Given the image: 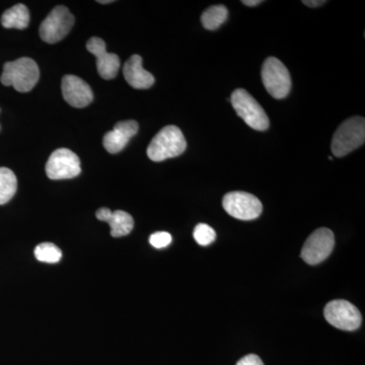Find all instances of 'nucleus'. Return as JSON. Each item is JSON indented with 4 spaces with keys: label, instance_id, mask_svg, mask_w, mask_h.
I'll return each mask as SVG.
<instances>
[{
    "label": "nucleus",
    "instance_id": "nucleus-1",
    "mask_svg": "<svg viewBox=\"0 0 365 365\" xmlns=\"http://www.w3.org/2000/svg\"><path fill=\"white\" fill-rule=\"evenodd\" d=\"M39 78L38 64L33 59L23 57L4 64L0 81L4 86H14L20 93H28L35 88Z\"/></svg>",
    "mask_w": 365,
    "mask_h": 365
},
{
    "label": "nucleus",
    "instance_id": "nucleus-2",
    "mask_svg": "<svg viewBox=\"0 0 365 365\" xmlns=\"http://www.w3.org/2000/svg\"><path fill=\"white\" fill-rule=\"evenodd\" d=\"M187 143L181 129L174 125L163 127L153 137L148 148V155L153 162L176 158L186 150Z\"/></svg>",
    "mask_w": 365,
    "mask_h": 365
},
{
    "label": "nucleus",
    "instance_id": "nucleus-3",
    "mask_svg": "<svg viewBox=\"0 0 365 365\" xmlns=\"http://www.w3.org/2000/svg\"><path fill=\"white\" fill-rule=\"evenodd\" d=\"M365 140V120L364 117H351L338 127L332 139V153L342 158L364 145Z\"/></svg>",
    "mask_w": 365,
    "mask_h": 365
},
{
    "label": "nucleus",
    "instance_id": "nucleus-4",
    "mask_svg": "<svg viewBox=\"0 0 365 365\" xmlns=\"http://www.w3.org/2000/svg\"><path fill=\"white\" fill-rule=\"evenodd\" d=\"M230 102L237 114L248 126L255 130H267L270 125L267 114L248 91L237 88L232 93Z\"/></svg>",
    "mask_w": 365,
    "mask_h": 365
},
{
    "label": "nucleus",
    "instance_id": "nucleus-5",
    "mask_svg": "<svg viewBox=\"0 0 365 365\" xmlns=\"http://www.w3.org/2000/svg\"><path fill=\"white\" fill-rule=\"evenodd\" d=\"M262 81L269 95L276 100L287 98L292 88L289 71L279 59L269 57L262 66Z\"/></svg>",
    "mask_w": 365,
    "mask_h": 365
},
{
    "label": "nucleus",
    "instance_id": "nucleus-6",
    "mask_svg": "<svg viewBox=\"0 0 365 365\" xmlns=\"http://www.w3.org/2000/svg\"><path fill=\"white\" fill-rule=\"evenodd\" d=\"M74 16L66 6H56L40 26L41 39L55 44L66 38L74 25Z\"/></svg>",
    "mask_w": 365,
    "mask_h": 365
},
{
    "label": "nucleus",
    "instance_id": "nucleus-7",
    "mask_svg": "<svg viewBox=\"0 0 365 365\" xmlns=\"http://www.w3.org/2000/svg\"><path fill=\"white\" fill-rule=\"evenodd\" d=\"M324 316L329 324L344 331L357 330L362 322L359 309L344 299L329 302L324 309Z\"/></svg>",
    "mask_w": 365,
    "mask_h": 365
},
{
    "label": "nucleus",
    "instance_id": "nucleus-8",
    "mask_svg": "<svg viewBox=\"0 0 365 365\" xmlns=\"http://www.w3.org/2000/svg\"><path fill=\"white\" fill-rule=\"evenodd\" d=\"M222 206L228 215L240 220H253L263 210L261 201L247 192L235 191L223 197Z\"/></svg>",
    "mask_w": 365,
    "mask_h": 365
},
{
    "label": "nucleus",
    "instance_id": "nucleus-9",
    "mask_svg": "<svg viewBox=\"0 0 365 365\" xmlns=\"http://www.w3.org/2000/svg\"><path fill=\"white\" fill-rule=\"evenodd\" d=\"M334 246L335 237L332 230L329 228H319L307 237L300 257L309 265H317L330 256Z\"/></svg>",
    "mask_w": 365,
    "mask_h": 365
},
{
    "label": "nucleus",
    "instance_id": "nucleus-10",
    "mask_svg": "<svg viewBox=\"0 0 365 365\" xmlns=\"http://www.w3.org/2000/svg\"><path fill=\"white\" fill-rule=\"evenodd\" d=\"M81 173V160L78 155L68 148L55 150L46 163V174L51 180L72 179Z\"/></svg>",
    "mask_w": 365,
    "mask_h": 365
},
{
    "label": "nucleus",
    "instance_id": "nucleus-11",
    "mask_svg": "<svg viewBox=\"0 0 365 365\" xmlns=\"http://www.w3.org/2000/svg\"><path fill=\"white\" fill-rule=\"evenodd\" d=\"M86 49L97 58V68L101 78H116L120 68V59L118 55L107 52L104 40L98 37L91 38L86 43Z\"/></svg>",
    "mask_w": 365,
    "mask_h": 365
},
{
    "label": "nucleus",
    "instance_id": "nucleus-12",
    "mask_svg": "<svg viewBox=\"0 0 365 365\" xmlns=\"http://www.w3.org/2000/svg\"><path fill=\"white\" fill-rule=\"evenodd\" d=\"M62 95L64 100L74 108H85L93 102V93L91 86L76 76H66L62 79Z\"/></svg>",
    "mask_w": 365,
    "mask_h": 365
},
{
    "label": "nucleus",
    "instance_id": "nucleus-13",
    "mask_svg": "<svg viewBox=\"0 0 365 365\" xmlns=\"http://www.w3.org/2000/svg\"><path fill=\"white\" fill-rule=\"evenodd\" d=\"M138 123L133 120L118 122L112 131L107 132L104 136L106 150L110 153H118L123 150L132 137L138 132Z\"/></svg>",
    "mask_w": 365,
    "mask_h": 365
},
{
    "label": "nucleus",
    "instance_id": "nucleus-14",
    "mask_svg": "<svg viewBox=\"0 0 365 365\" xmlns=\"http://www.w3.org/2000/svg\"><path fill=\"white\" fill-rule=\"evenodd\" d=\"M123 74L127 83L137 90H146L155 83V76L143 68V58L139 55H132L127 60L124 64Z\"/></svg>",
    "mask_w": 365,
    "mask_h": 365
},
{
    "label": "nucleus",
    "instance_id": "nucleus-15",
    "mask_svg": "<svg viewBox=\"0 0 365 365\" xmlns=\"http://www.w3.org/2000/svg\"><path fill=\"white\" fill-rule=\"evenodd\" d=\"M30 23V13L25 4H16L4 11L1 16V25L6 29L24 30Z\"/></svg>",
    "mask_w": 365,
    "mask_h": 365
},
{
    "label": "nucleus",
    "instance_id": "nucleus-16",
    "mask_svg": "<svg viewBox=\"0 0 365 365\" xmlns=\"http://www.w3.org/2000/svg\"><path fill=\"white\" fill-rule=\"evenodd\" d=\"M111 227L114 237H121L130 234L134 227V220L129 213L122 210L113 211L111 217L107 222Z\"/></svg>",
    "mask_w": 365,
    "mask_h": 365
},
{
    "label": "nucleus",
    "instance_id": "nucleus-17",
    "mask_svg": "<svg viewBox=\"0 0 365 365\" xmlns=\"http://www.w3.org/2000/svg\"><path fill=\"white\" fill-rule=\"evenodd\" d=\"M18 189V180L13 170L0 168V205L9 202Z\"/></svg>",
    "mask_w": 365,
    "mask_h": 365
},
{
    "label": "nucleus",
    "instance_id": "nucleus-18",
    "mask_svg": "<svg viewBox=\"0 0 365 365\" xmlns=\"http://www.w3.org/2000/svg\"><path fill=\"white\" fill-rule=\"evenodd\" d=\"M228 11L225 6H215L209 7L201 16V21L204 28L207 30H217L222 24L227 20Z\"/></svg>",
    "mask_w": 365,
    "mask_h": 365
},
{
    "label": "nucleus",
    "instance_id": "nucleus-19",
    "mask_svg": "<svg viewBox=\"0 0 365 365\" xmlns=\"http://www.w3.org/2000/svg\"><path fill=\"white\" fill-rule=\"evenodd\" d=\"M35 257L38 261L55 264L61 260V250L52 242H42L35 248Z\"/></svg>",
    "mask_w": 365,
    "mask_h": 365
},
{
    "label": "nucleus",
    "instance_id": "nucleus-20",
    "mask_svg": "<svg viewBox=\"0 0 365 365\" xmlns=\"http://www.w3.org/2000/svg\"><path fill=\"white\" fill-rule=\"evenodd\" d=\"M193 235L197 244L202 247L209 246L216 239L215 230L205 223H199L194 230Z\"/></svg>",
    "mask_w": 365,
    "mask_h": 365
},
{
    "label": "nucleus",
    "instance_id": "nucleus-21",
    "mask_svg": "<svg viewBox=\"0 0 365 365\" xmlns=\"http://www.w3.org/2000/svg\"><path fill=\"white\" fill-rule=\"evenodd\" d=\"M150 242L155 249L167 248L172 242V235L167 232H158L150 235Z\"/></svg>",
    "mask_w": 365,
    "mask_h": 365
},
{
    "label": "nucleus",
    "instance_id": "nucleus-22",
    "mask_svg": "<svg viewBox=\"0 0 365 365\" xmlns=\"http://www.w3.org/2000/svg\"><path fill=\"white\" fill-rule=\"evenodd\" d=\"M237 365H264L260 357L256 354H249L247 356L242 357Z\"/></svg>",
    "mask_w": 365,
    "mask_h": 365
},
{
    "label": "nucleus",
    "instance_id": "nucleus-23",
    "mask_svg": "<svg viewBox=\"0 0 365 365\" xmlns=\"http://www.w3.org/2000/svg\"><path fill=\"white\" fill-rule=\"evenodd\" d=\"M113 211L110 210L109 208H100L96 213V216L101 222H107L109 218L111 217Z\"/></svg>",
    "mask_w": 365,
    "mask_h": 365
},
{
    "label": "nucleus",
    "instance_id": "nucleus-24",
    "mask_svg": "<svg viewBox=\"0 0 365 365\" xmlns=\"http://www.w3.org/2000/svg\"><path fill=\"white\" fill-rule=\"evenodd\" d=\"M326 2L325 0H322V1L321 0H304L302 4L309 7H319L325 4Z\"/></svg>",
    "mask_w": 365,
    "mask_h": 365
},
{
    "label": "nucleus",
    "instance_id": "nucleus-25",
    "mask_svg": "<svg viewBox=\"0 0 365 365\" xmlns=\"http://www.w3.org/2000/svg\"><path fill=\"white\" fill-rule=\"evenodd\" d=\"M242 4L247 6H257L262 4V1L261 0H242Z\"/></svg>",
    "mask_w": 365,
    "mask_h": 365
},
{
    "label": "nucleus",
    "instance_id": "nucleus-26",
    "mask_svg": "<svg viewBox=\"0 0 365 365\" xmlns=\"http://www.w3.org/2000/svg\"><path fill=\"white\" fill-rule=\"evenodd\" d=\"M98 4H111V0H106V1H102V0H101V1H98Z\"/></svg>",
    "mask_w": 365,
    "mask_h": 365
}]
</instances>
